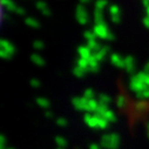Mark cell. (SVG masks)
<instances>
[{
	"instance_id": "cell-8",
	"label": "cell",
	"mask_w": 149,
	"mask_h": 149,
	"mask_svg": "<svg viewBox=\"0 0 149 149\" xmlns=\"http://www.w3.org/2000/svg\"><path fill=\"white\" fill-rule=\"evenodd\" d=\"M44 47H45V45L41 40H35L33 42V48L36 49V51H41V49H44Z\"/></svg>"
},
{
	"instance_id": "cell-12",
	"label": "cell",
	"mask_w": 149,
	"mask_h": 149,
	"mask_svg": "<svg viewBox=\"0 0 149 149\" xmlns=\"http://www.w3.org/2000/svg\"><path fill=\"white\" fill-rule=\"evenodd\" d=\"M14 13H17V14H19V15H24V14H25V10H24L22 7H19V6H18Z\"/></svg>"
},
{
	"instance_id": "cell-11",
	"label": "cell",
	"mask_w": 149,
	"mask_h": 149,
	"mask_svg": "<svg viewBox=\"0 0 149 149\" xmlns=\"http://www.w3.org/2000/svg\"><path fill=\"white\" fill-rule=\"evenodd\" d=\"M74 74H75V75L77 77H81L82 75V74H84V69L81 68V67H79V66H77L75 68H74Z\"/></svg>"
},
{
	"instance_id": "cell-5",
	"label": "cell",
	"mask_w": 149,
	"mask_h": 149,
	"mask_svg": "<svg viewBox=\"0 0 149 149\" xmlns=\"http://www.w3.org/2000/svg\"><path fill=\"white\" fill-rule=\"evenodd\" d=\"M31 60H32V62H33L34 65L39 66V67H41V66L45 65V60L42 59V56L39 55V54H36V53H34V54L31 55Z\"/></svg>"
},
{
	"instance_id": "cell-7",
	"label": "cell",
	"mask_w": 149,
	"mask_h": 149,
	"mask_svg": "<svg viewBox=\"0 0 149 149\" xmlns=\"http://www.w3.org/2000/svg\"><path fill=\"white\" fill-rule=\"evenodd\" d=\"M79 54L81 55V59H86V60H88L91 56H89V49L87 48V47H84V46H81L80 48H79Z\"/></svg>"
},
{
	"instance_id": "cell-9",
	"label": "cell",
	"mask_w": 149,
	"mask_h": 149,
	"mask_svg": "<svg viewBox=\"0 0 149 149\" xmlns=\"http://www.w3.org/2000/svg\"><path fill=\"white\" fill-rule=\"evenodd\" d=\"M11 58H12V55H11L8 52H6L5 49H0V59L8 60V59H11Z\"/></svg>"
},
{
	"instance_id": "cell-1",
	"label": "cell",
	"mask_w": 149,
	"mask_h": 149,
	"mask_svg": "<svg viewBox=\"0 0 149 149\" xmlns=\"http://www.w3.org/2000/svg\"><path fill=\"white\" fill-rule=\"evenodd\" d=\"M0 49H5L6 52H8L11 55H13L15 48L13 46V44H11L8 40H5V39H0Z\"/></svg>"
},
{
	"instance_id": "cell-14",
	"label": "cell",
	"mask_w": 149,
	"mask_h": 149,
	"mask_svg": "<svg viewBox=\"0 0 149 149\" xmlns=\"http://www.w3.org/2000/svg\"><path fill=\"white\" fill-rule=\"evenodd\" d=\"M31 84H32L34 87H38V86H39V81H36V80H32Z\"/></svg>"
},
{
	"instance_id": "cell-4",
	"label": "cell",
	"mask_w": 149,
	"mask_h": 149,
	"mask_svg": "<svg viewBox=\"0 0 149 149\" xmlns=\"http://www.w3.org/2000/svg\"><path fill=\"white\" fill-rule=\"evenodd\" d=\"M77 19L80 24H85L87 22V15L85 14V10L82 6H78L77 7Z\"/></svg>"
},
{
	"instance_id": "cell-16",
	"label": "cell",
	"mask_w": 149,
	"mask_h": 149,
	"mask_svg": "<svg viewBox=\"0 0 149 149\" xmlns=\"http://www.w3.org/2000/svg\"><path fill=\"white\" fill-rule=\"evenodd\" d=\"M81 3H87V0H80Z\"/></svg>"
},
{
	"instance_id": "cell-17",
	"label": "cell",
	"mask_w": 149,
	"mask_h": 149,
	"mask_svg": "<svg viewBox=\"0 0 149 149\" xmlns=\"http://www.w3.org/2000/svg\"><path fill=\"white\" fill-rule=\"evenodd\" d=\"M0 17H3V13H0Z\"/></svg>"
},
{
	"instance_id": "cell-10",
	"label": "cell",
	"mask_w": 149,
	"mask_h": 149,
	"mask_svg": "<svg viewBox=\"0 0 149 149\" xmlns=\"http://www.w3.org/2000/svg\"><path fill=\"white\" fill-rule=\"evenodd\" d=\"M78 66L81 67L82 69H85L86 67L89 66V65H88V60H86V59H80V60L78 61Z\"/></svg>"
},
{
	"instance_id": "cell-2",
	"label": "cell",
	"mask_w": 149,
	"mask_h": 149,
	"mask_svg": "<svg viewBox=\"0 0 149 149\" xmlns=\"http://www.w3.org/2000/svg\"><path fill=\"white\" fill-rule=\"evenodd\" d=\"M35 6H36V8L40 11L41 14H44V15H51V10H49V7L47 6V4H46L45 1H42V0H39V1H36Z\"/></svg>"
},
{
	"instance_id": "cell-6",
	"label": "cell",
	"mask_w": 149,
	"mask_h": 149,
	"mask_svg": "<svg viewBox=\"0 0 149 149\" xmlns=\"http://www.w3.org/2000/svg\"><path fill=\"white\" fill-rule=\"evenodd\" d=\"M25 24H26L27 26L32 27V28H39V27H40L39 21L36 20V19H34V18H26V19H25Z\"/></svg>"
},
{
	"instance_id": "cell-3",
	"label": "cell",
	"mask_w": 149,
	"mask_h": 149,
	"mask_svg": "<svg viewBox=\"0 0 149 149\" xmlns=\"http://www.w3.org/2000/svg\"><path fill=\"white\" fill-rule=\"evenodd\" d=\"M0 5H1L3 7H5L7 11L10 12H15L17 10V5L14 4L13 0H0Z\"/></svg>"
},
{
	"instance_id": "cell-15",
	"label": "cell",
	"mask_w": 149,
	"mask_h": 149,
	"mask_svg": "<svg viewBox=\"0 0 149 149\" xmlns=\"http://www.w3.org/2000/svg\"><path fill=\"white\" fill-rule=\"evenodd\" d=\"M1 18H3V19H6V20H10V19H11V17H10L8 14H3Z\"/></svg>"
},
{
	"instance_id": "cell-13",
	"label": "cell",
	"mask_w": 149,
	"mask_h": 149,
	"mask_svg": "<svg viewBox=\"0 0 149 149\" xmlns=\"http://www.w3.org/2000/svg\"><path fill=\"white\" fill-rule=\"evenodd\" d=\"M85 36H86V38H88L89 40H92V39H93V34H92V33H89V32H86V33H85Z\"/></svg>"
}]
</instances>
